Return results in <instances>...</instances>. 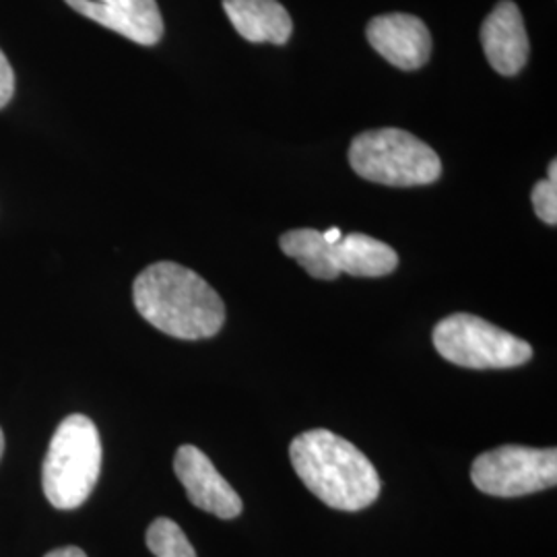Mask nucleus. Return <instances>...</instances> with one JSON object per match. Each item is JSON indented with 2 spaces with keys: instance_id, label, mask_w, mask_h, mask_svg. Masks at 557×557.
<instances>
[{
  "instance_id": "obj_8",
  "label": "nucleus",
  "mask_w": 557,
  "mask_h": 557,
  "mask_svg": "<svg viewBox=\"0 0 557 557\" xmlns=\"http://www.w3.org/2000/svg\"><path fill=\"white\" fill-rule=\"evenodd\" d=\"M368 41L400 71L421 69L432 57V36L423 21L407 13L380 15L368 23Z\"/></svg>"
},
{
  "instance_id": "obj_13",
  "label": "nucleus",
  "mask_w": 557,
  "mask_h": 557,
  "mask_svg": "<svg viewBox=\"0 0 557 557\" xmlns=\"http://www.w3.org/2000/svg\"><path fill=\"white\" fill-rule=\"evenodd\" d=\"M278 246L283 255L298 260L299 267L310 275V277L322 278V281H335L338 277L337 271L331 264L329 248L331 244L324 239L319 230H292L285 232L278 238Z\"/></svg>"
},
{
  "instance_id": "obj_4",
  "label": "nucleus",
  "mask_w": 557,
  "mask_h": 557,
  "mask_svg": "<svg viewBox=\"0 0 557 557\" xmlns=\"http://www.w3.org/2000/svg\"><path fill=\"white\" fill-rule=\"evenodd\" d=\"M349 163L363 180L384 186H425L442 174L438 153L400 128H376L358 135L349 147Z\"/></svg>"
},
{
  "instance_id": "obj_10",
  "label": "nucleus",
  "mask_w": 557,
  "mask_h": 557,
  "mask_svg": "<svg viewBox=\"0 0 557 557\" xmlns=\"http://www.w3.org/2000/svg\"><path fill=\"white\" fill-rule=\"evenodd\" d=\"M483 52L492 69L504 75L515 77L529 60V36L520 15L517 2L502 0L481 25Z\"/></svg>"
},
{
  "instance_id": "obj_7",
  "label": "nucleus",
  "mask_w": 557,
  "mask_h": 557,
  "mask_svg": "<svg viewBox=\"0 0 557 557\" xmlns=\"http://www.w3.org/2000/svg\"><path fill=\"white\" fill-rule=\"evenodd\" d=\"M174 471L184 485L188 499L209 515L230 520L239 517L242 499L236 490L221 478L220 471L197 446H180L174 458Z\"/></svg>"
},
{
  "instance_id": "obj_12",
  "label": "nucleus",
  "mask_w": 557,
  "mask_h": 557,
  "mask_svg": "<svg viewBox=\"0 0 557 557\" xmlns=\"http://www.w3.org/2000/svg\"><path fill=\"white\" fill-rule=\"evenodd\" d=\"M329 257L333 269L354 277H384L398 267L397 252L366 234H349L331 244Z\"/></svg>"
},
{
  "instance_id": "obj_16",
  "label": "nucleus",
  "mask_w": 557,
  "mask_h": 557,
  "mask_svg": "<svg viewBox=\"0 0 557 557\" xmlns=\"http://www.w3.org/2000/svg\"><path fill=\"white\" fill-rule=\"evenodd\" d=\"M15 94V73L4 52L0 50V110L11 101Z\"/></svg>"
},
{
  "instance_id": "obj_15",
  "label": "nucleus",
  "mask_w": 557,
  "mask_h": 557,
  "mask_svg": "<svg viewBox=\"0 0 557 557\" xmlns=\"http://www.w3.org/2000/svg\"><path fill=\"white\" fill-rule=\"evenodd\" d=\"M533 207L539 220L547 225L557 223V182L554 180H541L533 188Z\"/></svg>"
},
{
  "instance_id": "obj_2",
  "label": "nucleus",
  "mask_w": 557,
  "mask_h": 557,
  "mask_svg": "<svg viewBox=\"0 0 557 557\" xmlns=\"http://www.w3.org/2000/svg\"><path fill=\"white\" fill-rule=\"evenodd\" d=\"M289 458L304 485L335 510L358 512L379 499V471L359 448L335 432L299 434L289 446Z\"/></svg>"
},
{
  "instance_id": "obj_3",
  "label": "nucleus",
  "mask_w": 557,
  "mask_h": 557,
  "mask_svg": "<svg viewBox=\"0 0 557 557\" xmlns=\"http://www.w3.org/2000/svg\"><path fill=\"white\" fill-rule=\"evenodd\" d=\"M101 473V440L87 416H69L50 440L41 469L48 502L59 510H75L91 496Z\"/></svg>"
},
{
  "instance_id": "obj_11",
  "label": "nucleus",
  "mask_w": 557,
  "mask_h": 557,
  "mask_svg": "<svg viewBox=\"0 0 557 557\" xmlns=\"http://www.w3.org/2000/svg\"><path fill=\"white\" fill-rule=\"evenodd\" d=\"M223 9L244 40L283 46L292 38L294 23L277 0H223Z\"/></svg>"
},
{
  "instance_id": "obj_1",
  "label": "nucleus",
  "mask_w": 557,
  "mask_h": 557,
  "mask_svg": "<svg viewBox=\"0 0 557 557\" xmlns=\"http://www.w3.org/2000/svg\"><path fill=\"white\" fill-rule=\"evenodd\" d=\"M133 299L140 317L170 337H215L225 322L220 294L178 262L149 264L135 278Z\"/></svg>"
},
{
  "instance_id": "obj_5",
  "label": "nucleus",
  "mask_w": 557,
  "mask_h": 557,
  "mask_svg": "<svg viewBox=\"0 0 557 557\" xmlns=\"http://www.w3.org/2000/svg\"><path fill=\"white\" fill-rule=\"evenodd\" d=\"M432 341L442 358L471 370L518 368L533 358L527 341L465 312L440 320Z\"/></svg>"
},
{
  "instance_id": "obj_18",
  "label": "nucleus",
  "mask_w": 557,
  "mask_h": 557,
  "mask_svg": "<svg viewBox=\"0 0 557 557\" xmlns=\"http://www.w3.org/2000/svg\"><path fill=\"white\" fill-rule=\"evenodd\" d=\"M322 236H324V239H326L329 244H335V242L343 238V234H341V230H338V227H331V230L322 232Z\"/></svg>"
},
{
  "instance_id": "obj_17",
  "label": "nucleus",
  "mask_w": 557,
  "mask_h": 557,
  "mask_svg": "<svg viewBox=\"0 0 557 557\" xmlns=\"http://www.w3.org/2000/svg\"><path fill=\"white\" fill-rule=\"evenodd\" d=\"M46 557H87L85 556V552L79 549V547H60V549H54V552H50Z\"/></svg>"
},
{
  "instance_id": "obj_14",
  "label": "nucleus",
  "mask_w": 557,
  "mask_h": 557,
  "mask_svg": "<svg viewBox=\"0 0 557 557\" xmlns=\"http://www.w3.org/2000/svg\"><path fill=\"white\" fill-rule=\"evenodd\" d=\"M147 547L156 557H197L186 533L170 518H158L147 529Z\"/></svg>"
},
{
  "instance_id": "obj_6",
  "label": "nucleus",
  "mask_w": 557,
  "mask_h": 557,
  "mask_svg": "<svg viewBox=\"0 0 557 557\" xmlns=\"http://www.w3.org/2000/svg\"><path fill=\"white\" fill-rule=\"evenodd\" d=\"M471 479L479 492L496 498H520L556 487V448L499 446L473 460Z\"/></svg>"
},
{
  "instance_id": "obj_9",
  "label": "nucleus",
  "mask_w": 557,
  "mask_h": 557,
  "mask_svg": "<svg viewBox=\"0 0 557 557\" xmlns=\"http://www.w3.org/2000/svg\"><path fill=\"white\" fill-rule=\"evenodd\" d=\"M83 17L96 21L140 46H156L163 20L156 0H64Z\"/></svg>"
},
{
  "instance_id": "obj_19",
  "label": "nucleus",
  "mask_w": 557,
  "mask_h": 557,
  "mask_svg": "<svg viewBox=\"0 0 557 557\" xmlns=\"http://www.w3.org/2000/svg\"><path fill=\"white\" fill-rule=\"evenodd\" d=\"M2 453H4V436H2V430H0V458H2Z\"/></svg>"
}]
</instances>
